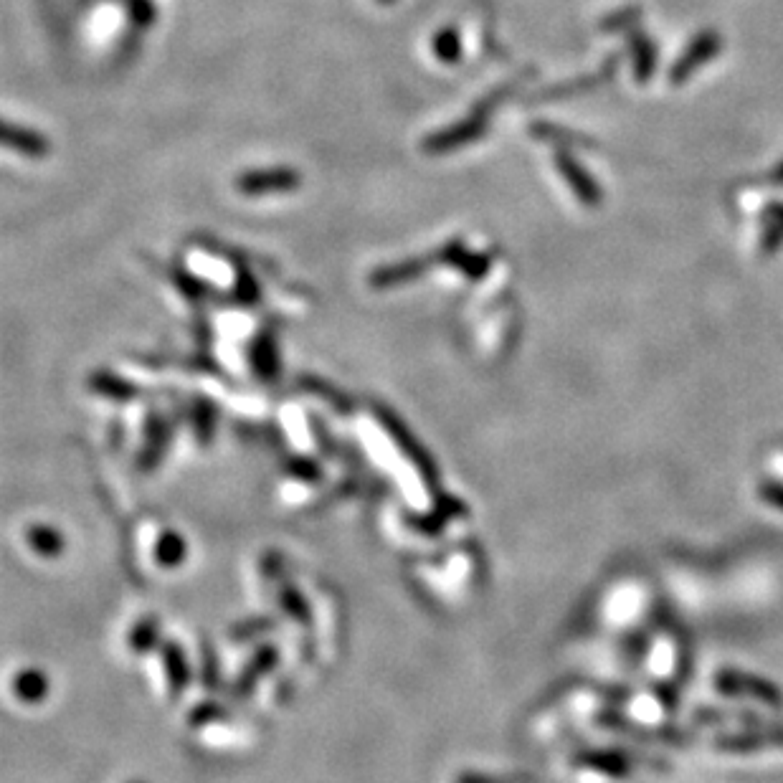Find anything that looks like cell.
<instances>
[{"label":"cell","instance_id":"7a4b0ae2","mask_svg":"<svg viewBox=\"0 0 783 783\" xmlns=\"http://www.w3.org/2000/svg\"><path fill=\"white\" fill-rule=\"evenodd\" d=\"M555 168L561 173V178L566 180V185L573 191V196L578 198V203L586 208H599L604 203V191L601 185L596 183V178L591 175V170L571 153V150H555Z\"/></svg>","mask_w":783,"mask_h":783},{"label":"cell","instance_id":"ba28073f","mask_svg":"<svg viewBox=\"0 0 783 783\" xmlns=\"http://www.w3.org/2000/svg\"><path fill=\"white\" fill-rule=\"evenodd\" d=\"M720 687H723L725 692H751L753 697H758V700L763 702H771V705H781V695H778L773 687L763 685V682L753 680V677H743V675H725L720 677Z\"/></svg>","mask_w":783,"mask_h":783},{"label":"cell","instance_id":"8fae6325","mask_svg":"<svg viewBox=\"0 0 783 783\" xmlns=\"http://www.w3.org/2000/svg\"><path fill=\"white\" fill-rule=\"evenodd\" d=\"M436 51H439V59L444 61H457L462 54V46H459L457 31H444L436 41Z\"/></svg>","mask_w":783,"mask_h":783},{"label":"cell","instance_id":"30bf717a","mask_svg":"<svg viewBox=\"0 0 783 783\" xmlns=\"http://www.w3.org/2000/svg\"><path fill=\"white\" fill-rule=\"evenodd\" d=\"M637 23H639V11L637 8H629V11H619V13H614L611 18H606V21L601 23V28H604V31L629 33V31H634V26H637Z\"/></svg>","mask_w":783,"mask_h":783},{"label":"cell","instance_id":"277c9868","mask_svg":"<svg viewBox=\"0 0 783 783\" xmlns=\"http://www.w3.org/2000/svg\"><path fill=\"white\" fill-rule=\"evenodd\" d=\"M629 54H631V66H634V79L637 84H649L657 71V46L649 39V33L644 31H629Z\"/></svg>","mask_w":783,"mask_h":783},{"label":"cell","instance_id":"4fadbf2b","mask_svg":"<svg viewBox=\"0 0 783 783\" xmlns=\"http://www.w3.org/2000/svg\"><path fill=\"white\" fill-rule=\"evenodd\" d=\"M763 495H766V497H778V500H781V502H778V505L783 507V490H776V487H766V490H763Z\"/></svg>","mask_w":783,"mask_h":783},{"label":"cell","instance_id":"6da1fadb","mask_svg":"<svg viewBox=\"0 0 783 783\" xmlns=\"http://www.w3.org/2000/svg\"><path fill=\"white\" fill-rule=\"evenodd\" d=\"M720 49H723V36L715 28L697 33L695 39L682 49V54L677 56L675 64L669 66V84L682 87V84L690 82L702 66H707L720 54Z\"/></svg>","mask_w":783,"mask_h":783},{"label":"cell","instance_id":"9c48e42d","mask_svg":"<svg viewBox=\"0 0 783 783\" xmlns=\"http://www.w3.org/2000/svg\"><path fill=\"white\" fill-rule=\"evenodd\" d=\"M46 682L44 677L36 675V672H26L16 680V692L23 697V700H36L39 695H44Z\"/></svg>","mask_w":783,"mask_h":783},{"label":"cell","instance_id":"52a82bcc","mask_svg":"<svg viewBox=\"0 0 783 783\" xmlns=\"http://www.w3.org/2000/svg\"><path fill=\"white\" fill-rule=\"evenodd\" d=\"M530 135L540 142H550V145H555L558 150H571V153H573V147H593L596 145L593 140H586V137L576 135V132H571V130H563V127H558V125H550V122H535V125L530 127Z\"/></svg>","mask_w":783,"mask_h":783},{"label":"cell","instance_id":"5b68a950","mask_svg":"<svg viewBox=\"0 0 783 783\" xmlns=\"http://www.w3.org/2000/svg\"><path fill=\"white\" fill-rule=\"evenodd\" d=\"M484 130H487V115L474 112L467 122H459V125L452 127L449 132L434 137V140L429 142V147L431 150H454V147H462L467 145V142L479 140Z\"/></svg>","mask_w":783,"mask_h":783},{"label":"cell","instance_id":"3957f363","mask_svg":"<svg viewBox=\"0 0 783 783\" xmlns=\"http://www.w3.org/2000/svg\"><path fill=\"white\" fill-rule=\"evenodd\" d=\"M616 69H619V56H609V61H604V66H601L599 71H593V74H583V77L573 79V82L555 84V87L543 89L535 102H561V99L578 97L581 92H593V89H599V87H604L606 82H611L616 74Z\"/></svg>","mask_w":783,"mask_h":783},{"label":"cell","instance_id":"7c38bea8","mask_svg":"<svg viewBox=\"0 0 783 783\" xmlns=\"http://www.w3.org/2000/svg\"><path fill=\"white\" fill-rule=\"evenodd\" d=\"M766 180L771 185H776V188H783V160H778V163L768 170Z\"/></svg>","mask_w":783,"mask_h":783},{"label":"cell","instance_id":"8992f818","mask_svg":"<svg viewBox=\"0 0 783 783\" xmlns=\"http://www.w3.org/2000/svg\"><path fill=\"white\" fill-rule=\"evenodd\" d=\"M783 249V201L768 203L761 218V254L773 256Z\"/></svg>","mask_w":783,"mask_h":783}]
</instances>
